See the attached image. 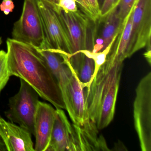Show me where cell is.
Masks as SVG:
<instances>
[{
    "instance_id": "obj_1",
    "label": "cell",
    "mask_w": 151,
    "mask_h": 151,
    "mask_svg": "<svg viewBox=\"0 0 151 151\" xmlns=\"http://www.w3.org/2000/svg\"><path fill=\"white\" fill-rule=\"evenodd\" d=\"M6 45L8 67L11 76L24 80L56 109H65L59 84L37 48L12 38L7 39Z\"/></svg>"
},
{
    "instance_id": "obj_2",
    "label": "cell",
    "mask_w": 151,
    "mask_h": 151,
    "mask_svg": "<svg viewBox=\"0 0 151 151\" xmlns=\"http://www.w3.org/2000/svg\"><path fill=\"white\" fill-rule=\"evenodd\" d=\"M123 63L114 62L106 59L93 80L89 89L84 91L86 119L96 124L101 101L116 76L122 74Z\"/></svg>"
},
{
    "instance_id": "obj_3",
    "label": "cell",
    "mask_w": 151,
    "mask_h": 151,
    "mask_svg": "<svg viewBox=\"0 0 151 151\" xmlns=\"http://www.w3.org/2000/svg\"><path fill=\"white\" fill-rule=\"evenodd\" d=\"M135 130L142 151H151V73L139 81L133 103Z\"/></svg>"
},
{
    "instance_id": "obj_4",
    "label": "cell",
    "mask_w": 151,
    "mask_h": 151,
    "mask_svg": "<svg viewBox=\"0 0 151 151\" xmlns=\"http://www.w3.org/2000/svg\"><path fill=\"white\" fill-rule=\"evenodd\" d=\"M20 89L10 98L9 109L5 112L9 120L28 130L35 135V118L39 101V94L28 83L20 79Z\"/></svg>"
},
{
    "instance_id": "obj_5",
    "label": "cell",
    "mask_w": 151,
    "mask_h": 151,
    "mask_svg": "<svg viewBox=\"0 0 151 151\" xmlns=\"http://www.w3.org/2000/svg\"><path fill=\"white\" fill-rule=\"evenodd\" d=\"M43 24L45 47L67 55L72 54V47L68 32L55 8V3L47 0H35Z\"/></svg>"
},
{
    "instance_id": "obj_6",
    "label": "cell",
    "mask_w": 151,
    "mask_h": 151,
    "mask_svg": "<svg viewBox=\"0 0 151 151\" xmlns=\"http://www.w3.org/2000/svg\"><path fill=\"white\" fill-rule=\"evenodd\" d=\"M55 8L65 26L70 40L72 54L68 57L70 63L76 74L77 73L84 55L81 50H90L88 32L90 21L82 12H66L59 9L55 3Z\"/></svg>"
},
{
    "instance_id": "obj_7",
    "label": "cell",
    "mask_w": 151,
    "mask_h": 151,
    "mask_svg": "<svg viewBox=\"0 0 151 151\" xmlns=\"http://www.w3.org/2000/svg\"><path fill=\"white\" fill-rule=\"evenodd\" d=\"M12 37L36 48L45 45L44 27L35 0H24L21 17L14 24Z\"/></svg>"
},
{
    "instance_id": "obj_8",
    "label": "cell",
    "mask_w": 151,
    "mask_h": 151,
    "mask_svg": "<svg viewBox=\"0 0 151 151\" xmlns=\"http://www.w3.org/2000/svg\"><path fill=\"white\" fill-rule=\"evenodd\" d=\"M151 0H139L132 12L128 58L146 47L151 42Z\"/></svg>"
},
{
    "instance_id": "obj_9",
    "label": "cell",
    "mask_w": 151,
    "mask_h": 151,
    "mask_svg": "<svg viewBox=\"0 0 151 151\" xmlns=\"http://www.w3.org/2000/svg\"><path fill=\"white\" fill-rule=\"evenodd\" d=\"M71 73L59 84L65 107L73 124L82 125L85 119L84 89L70 63Z\"/></svg>"
},
{
    "instance_id": "obj_10",
    "label": "cell",
    "mask_w": 151,
    "mask_h": 151,
    "mask_svg": "<svg viewBox=\"0 0 151 151\" xmlns=\"http://www.w3.org/2000/svg\"><path fill=\"white\" fill-rule=\"evenodd\" d=\"M49 145L46 151H76L73 125L61 109H56Z\"/></svg>"
},
{
    "instance_id": "obj_11",
    "label": "cell",
    "mask_w": 151,
    "mask_h": 151,
    "mask_svg": "<svg viewBox=\"0 0 151 151\" xmlns=\"http://www.w3.org/2000/svg\"><path fill=\"white\" fill-rule=\"evenodd\" d=\"M0 138L8 151H35L32 134L25 128L6 121L0 114Z\"/></svg>"
},
{
    "instance_id": "obj_12",
    "label": "cell",
    "mask_w": 151,
    "mask_h": 151,
    "mask_svg": "<svg viewBox=\"0 0 151 151\" xmlns=\"http://www.w3.org/2000/svg\"><path fill=\"white\" fill-rule=\"evenodd\" d=\"M56 114V109L51 105L39 101L35 118V151H46Z\"/></svg>"
},
{
    "instance_id": "obj_13",
    "label": "cell",
    "mask_w": 151,
    "mask_h": 151,
    "mask_svg": "<svg viewBox=\"0 0 151 151\" xmlns=\"http://www.w3.org/2000/svg\"><path fill=\"white\" fill-rule=\"evenodd\" d=\"M76 151H110L106 139L99 135L96 124L87 118L82 125L73 124Z\"/></svg>"
},
{
    "instance_id": "obj_14",
    "label": "cell",
    "mask_w": 151,
    "mask_h": 151,
    "mask_svg": "<svg viewBox=\"0 0 151 151\" xmlns=\"http://www.w3.org/2000/svg\"><path fill=\"white\" fill-rule=\"evenodd\" d=\"M137 3L124 20L118 36L107 57V59L111 61L123 63L128 58V47L132 27V12Z\"/></svg>"
},
{
    "instance_id": "obj_15",
    "label": "cell",
    "mask_w": 151,
    "mask_h": 151,
    "mask_svg": "<svg viewBox=\"0 0 151 151\" xmlns=\"http://www.w3.org/2000/svg\"><path fill=\"white\" fill-rule=\"evenodd\" d=\"M121 75L119 74L115 78L101 101L96 122L99 130L106 127L114 119Z\"/></svg>"
},
{
    "instance_id": "obj_16",
    "label": "cell",
    "mask_w": 151,
    "mask_h": 151,
    "mask_svg": "<svg viewBox=\"0 0 151 151\" xmlns=\"http://www.w3.org/2000/svg\"><path fill=\"white\" fill-rule=\"evenodd\" d=\"M119 1H117L115 6L106 17V21L101 35L102 41L101 45V51L104 50L110 44L113 38L119 32L122 24L123 22L120 19L118 14L117 6Z\"/></svg>"
},
{
    "instance_id": "obj_17",
    "label": "cell",
    "mask_w": 151,
    "mask_h": 151,
    "mask_svg": "<svg viewBox=\"0 0 151 151\" xmlns=\"http://www.w3.org/2000/svg\"><path fill=\"white\" fill-rule=\"evenodd\" d=\"M95 64L92 59L84 55L83 58L77 73L79 82L83 89H88L92 82Z\"/></svg>"
},
{
    "instance_id": "obj_18",
    "label": "cell",
    "mask_w": 151,
    "mask_h": 151,
    "mask_svg": "<svg viewBox=\"0 0 151 151\" xmlns=\"http://www.w3.org/2000/svg\"><path fill=\"white\" fill-rule=\"evenodd\" d=\"M78 7L90 21L96 22L101 18L100 5L98 0H76Z\"/></svg>"
},
{
    "instance_id": "obj_19",
    "label": "cell",
    "mask_w": 151,
    "mask_h": 151,
    "mask_svg": "<svg viewBox=\"0 0 151 151\" xmlns=\"http://www.w3.org/2000/svg\"><path fill=\"white\" fill-rule=\"evenodd\" d=\"M119 32V31L113 38L110 44L102 51L96 52H94L88 50H83L80 51V53L83 54L87 57L91 58L94 61V64H95V69H94V74L93 77L92 81L95 78V76L97 75V72L100 67L103 65L106 62L107 57L109 54V52H110L111 48L116 40Z\"/></svg>"
},
{
    "instance_id": "obj_20",
    "label": "cell",
    "mask_w": 151,
    "mask_h": 151,
    "mask_svg": "<svg viewBox=\"0 0 151 151\" xmlns=\"http://www.w3.org/2000/svg\"><path fill=\"white\" fill-rule=\"evenodd\" d=\"M11 76L8 67L7 52L1 50L0 51V94Z\"/></svg>"
},
{
    "instance_id": "obj_21",
    "label": "cell",
    "mask_w": 151,
    "mask_h": 151,
    "mask_svg": "<svg viewBox=\"0 0 151 151\" xmlns=\"http://www.w3.org/2000/svg\"><path fill=\"white\" fill-rule=\"evenodd\" d=\"M139 0H119L118 2V14L120 19L123 22L131 9Z\"/></svg>"
},
{
    "instance_id": "obj_22",
    "label": "cell",
    "mask_w": 151,
    "mask_h": 151,
    "mask_svg": "<svg viewBox=\"0 0 151 151\" xmlns=\"http://www.w3.org/2000/svg\"><path fill=\"white\" fill-rule=\"evenodd\" d=\"M56 5L59 9L66 12L75 13L78 10L76 0H58Z\"/></svg>"
},
{
    "instance_id": "obj_23",
    "label": "cell",
    "mask_w": 151,
    "mask_h": 151,
    "mask_svg": "<svg viewBox=\"0 0 151 151\" xmlns=\"http://www.w3.org/2000/svg\"><path fill=\"white\" fill-rule=\"evenodd\" d=\"M14 8V4L12 0H3L0 4V10L6 15L13 12Z\"/></svg>"
},
{
    "instance_id": "obj_24",
    "label": "cell",
    "mask_w": 151,
    "mask_h": 151,
    "mask_svg": "<svg viewBox=\"0 0 151 151\" xmlns=\"http://www.w3.org/2000/svg\"><path fill=\"white\" fill-rule=\"evenodd\" d=\"M146 51L144 53V55L146 60L147 61V63L151 66V42H149L146 46Z\"/></svg>"
},
{
    "instance_id": "obj_25",
    "label": "cell",
    "mask_w": 151,
    "mask_h": 151,
    "mask_svg": "<svg viewBox=\"0 0 151 151\" xmlns=\"http://www.w3.org/2000/svg\"><path fill=\"white\" fill-rule=\"evenodd\" d=\"M6 148L5 144L3 143V141L0 138V151H6Z\"/></svg>"
},
{
    "instance_id": "obj_26",
    "label": "cell",
    "mask_w": 151,
    "mask_h": 151,
    "mask_svg": "<svg viewBox=\"0 0 151 151\" xmlns=\"http://www.w3.org/2000/svg\"><path fill=\"white\" fill-rule=\"evenodd\" d=\"M47 1H50V2L56 3V2H55V0H47Z\"/></svg>"
},
{
    "instance_id": "obj_27",
    "label": "cell",
    "mask_w": 151,
    "mask_h": 151,
    "mask_svg": "<svg viewBox=\"0 0 151 151\" xmlns=\"http://www.w3.org/2000/svg\"><path fill=\"white\" fill-rule=\"evenodd\" d=\"M2 38L1 37H0V45H1V44H2Z\"/></svg>"
},
{
    "instance_id": "obj_28",
    "label": "cell",
    "mask_w": 151,
    "mask_h": 151,
    "mask_svg": "<svg viewBox=\"0 0 151 151\" xmlns=\"http://www.w3.org/2000/svg\"><path fill=\"white\" fill-rule=\"evenodd\" d=\"M99 1V3L100 5V4L101 3H102V2H103V0H98Z\"/></svg>"
},
{
    "instance_id": "obj_29",
    "label": "cell",
    "mask_w": 151,
    "mask_h": 151,
    "mask_svg": "<svg viewBox=\"0 0 151 151\" xmlns=\"http://www.w3.org/2000/svg\"><path fill=\"white\" fill-rule=\"evenodd\" d=\"M58 0H55V2H56V3H57V1H58Z\"/></svg>"
}]
</instances>
